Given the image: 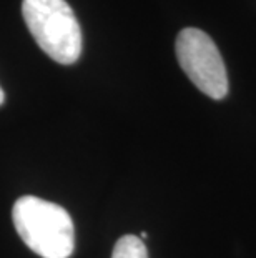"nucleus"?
I'll return each instance as SVG.
<instances>
[{"mask_svg": "<svg viewBox=\"0 0 256 258\" xmlns=\"http://www.w3.org/2000/svg\"><path fill=\"white\" fill-rule=\"evenodd\" d=\"M12 218L19 237L39 256L68 258L73 253L75 227L63 207L25 195L15 202Z\"/></svg>", "mask_w": 256, "mask_h": 258, "instance_id": "f257e3e1", "label": "nucleus"}, {"mask_svg": "<svg viewBox=\"0 0 256 258\" xmlns=\"http://www.w3.org/2000/svg\"><path fill=\"white\" fill-rule=\"evenodd\" d=\"M22 15L32 37L52 60L72 65L80 58V24L65 0H24Z\"/></svg>", "mask_w": 256, "mask_h": 258, "instance_id": "f03ea898", "label": "nucleus"}, {"mask_svg": "<svg viewBox=\"0 0 256 258\" xmlns=\"http://www.w3.org/2000/svg\"><path fill=\"white\" fill-rule=\"evenodd\" d=\"M175 50L180 67L200 92L215 100L226 97V67L208 34L193 27L183 29L177 37Z\"/></svg>", "mask_w": 256, "mask_h": 258, "instance_id": "7ed1b4c3", "label": "nucleus"}, {"mask_svg": "<svg viewBox=\"0 0 256 258\" xmlns=\"http://www.w3.org/2000/svg\"><path fill=\"white\" fill-rule=\"evenodd\" d=\"M112 258H148V251L143 240L135 235H123L113 246Z\"/></svg>", "mask_w": 256, "mask_h": 258, "instance_id": "20e7f679", "label": "nucleus"}, {"mask_svg": "<svg viewBox=\"0 0 256 258\" xmlns=\"http://www.w3.org/2000/svg\"><path fill=\"white\" fill-rule=\"evenodd\" d=\"M4 100H5V95H4L2 87H0V105H2V103H4Z\"/></svg>", "mask_w": 256, "mask_h": 258, "instance_id": "39448f33", "label": "nucleus"}]
</instances>
